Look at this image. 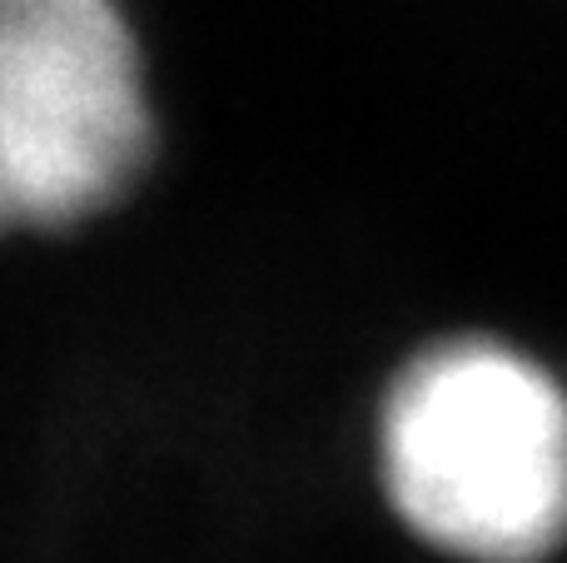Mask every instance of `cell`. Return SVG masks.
<instances>
[{
	"label": "cell",
	"instance_id": "1",
	"mask_svg": "<svg viewBox=\"0 0 567 563\" xmlns=\"http://www.w3.org/2000/svg\"><path fill=\"white\" fill-rule=\"evenodd\" d=\"M379 474L439 554L548 559L567 539V385L488 335L419 349L383 395Z\"/></svg>",
	"mask_w": 567,
	"mask_h": 563
},
{
	"label": "cell",
	"instance_id": "2",
	"mask_svg": "<svg viewBox=\"0 0 567 563\" xmlns=\"http://www.w3.org/2000/svg\"><path fill=\"white\" fill-rule=\"evenodd\" d=\"M155 155L125 0H0V229L120 205Z\"/></svg>",
	"mask_w": 567,
	"mask_h": 563
}]
</instances>
